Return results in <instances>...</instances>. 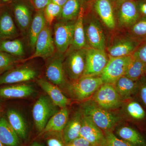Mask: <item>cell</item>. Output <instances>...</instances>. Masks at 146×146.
Instances as JSON below:
<instances>
[{"label": "cell", "mask_w": 146, "mask_h": 146, "mask_svg": "<svg viewBox=\"0 0 146 146\" xmlns=\"http://www.w3.org/2000/svg\"><path fill=\"white\" fill-rule=\"evenodd\" d=\"M113 84L123 100L130 99L136 95L138 90V82L125 76L119 78Z\"/></svg>", "instance_id": "cell-24"}, {"label": "cell", "mask_w": 146, "mask_h": 146, "mask_svg": "<svg viewBox=\"0 0 146 146\" xmlns=\"http://www.w3.org/2000/svg\"><path fill=\"white\" fill-rule=\"evenodd\" d=\"M58 107L48 96H41L37 100L33 108L32 115L39 132L44 130L50 119L59 110Z\"/></svg>", "instance_id": "cell-3"}, {"label": "cell", "mask_w": 146, "mask_h": 146, "mask_svg": "<svg viewBox=\"0 0 146 146\" xmlns=\"http://www.w3.org/2000/svg\"><path fill=\"white\" fill-rule=\"evenodd\" d=\"M136 3L141 17H146V0H137Z\"/></svg>", "instance_id": "cell-40"}, {"label": "cell", "mask_w": 146, "mask_h": 146, "mask_svg": "<svg viewBox=\"0 0 146 146\" xmlns=\"http://www.w3.org/2000/svg\"><path fill=\"white\" fill-rule=\"evenodd\" d=\"M124 76L134 81H138L146 76V65L133 56Z\"/></svg>", "instance_id": "cell-30"}, {"label": "cell", "mask_w": 146, "mask_h": 146, "mask_svg": "<svg viewBox=\"0 0 146 146\" xmlns=\"http://www.w3.org/2000/svg\"><path fill=\"white\" fill-rule=\"evenodd\" d=\"M93 100L108 110L117 108L123 104V100L112 84L104 83L94 94Z\"/></svg>", "instance_id": "cell-6"}, {"label": "cell", "mask_w": 146, "mask_h": 146, "mask_svg": "<svg viewBox=\"0 0 146 146\" xmlns=\"http://www.w3.org/2000/svg\"><path fill=\"white\" fill-rule=\"evenodd\" d=\"M19 138L7 119L3 115H0V141L1 143L6 146H19Z\"/></svg>", "instance_id": "cell-21"}, {"label": "cell", "mask_w": 146, "mask_h": 146, "mask_svg": "<svg viewBox=\"0 0 146 146\" xmlns=\"http://www.w3.org/2000/svg\"><path fill=\"white\" fill-rule=\"evenodd\" d=\"M141 44V42L131 37L118 39L108 47V53L109 56L112 57L131 55Z\"/></svg>", "instance_id": "cell-15"}, {"label": "cell", "mask_w": 146, "mask_h": 146, "mask_svg": "<svg viewBox=\"0 0 146 146\" xmlns=\"http://www.w3.org/2000/svg\"><path fill=\"white\" fill-rule=\"evenodd\" d=\"M0 42H1V41H0Z\"/></svg>", "instance_id": "cell-48"}, {"label": "cell", "mask_w": 146, "mask_h": 146, "mask_svg": "<svg viewBox=\"0 0 146 146\" xmlns=\"http://www.w3.org/2000/svg\"><path fill=\"white\" fill-rule=\"evenodd\" d=\"M126 1H127V0H115L116 7L118 8L120 5Z\"/></svg>", "instance_id": "cell-44"}, {"label": "cell", "mask_w": 146, "mask_h": 146, "mask_svg": "<svg viewBox=\"0 0 146 146\" xmlns=\"http://www.w3.org/2000/svg\"><path fill=\"white\" fill-rule=\"evenodd\" d=\"M82 112L102 130H110L120 121L117 115L101 107L93 100L84 102L82 105Z\"/></svg>", "instance_id": "cell-1"}, {"label": "cell", "mask_w": 146, "mask_h": 146, "mask_svg": "<svg viewBox=\"0 0 146 146\" xmlns=\"http://www.w3.org/2000/svg\"><path fill=\"white\" fill-rule=\"evenodd\" d=\"M138 87L136 94L138 98L146 107V76L138 80Z\"/></svg>", "instance_id": "cell-37"}, {"label": "cell", "mask_w": 146, "mask_h": 146, "mask_svg": "<svg viewBox=\"0 0 146 146\" xmlns=\"http://www.w3.org/2000/svg\"><path fill=\"white\" fill-rule=\"evenodd\" d=\"M29 146H43L42 145H41L40 143H37V142H35L34 143H32L31 145H30Z\"/></svg>", "instance_id": "cell-45"}, {"label": "cell", "mask_w": 146, "mask_h": 146, "mask_svg": "<svg viewBox=\"0 0 146 146\" xmlns=\"http://www.w3.org/2000/svg\"><path fill=\"white\" fill-rule=\"evenodd\" d=\"M70 144L72 146H92L89 141L81 136L76 138Z\"/></svg>", "instance_id": "cell-41"}, {"label": "cell", "mask_w": 146, "mask_h": 146, "mask_svg": "<svg viewBox=\"0 0 146 146\" xmlns=\"http://www.w3.org/2000/svg\"><path fill=\"white\" fill-rule=\"evenodd\" d=\"M12 9L17 23L21 30L25 31L31 24V11L28 5L21 1H15Z\"/></svg>", "instance_id": "cell-18"}, {"label": "cell", "mask_w": 146, "mask_h": 146, "mask_svg": "<svg viewBox=\"0 0 146 146\" xmlns=\"http://www.w3.org/2000/svg\"><path fill=\"white\" fill-rule=\"evenodd\" d=\"M80 136L89 141L92 146H104L105 137L102 129L87 116L82 114Z\"/></svg>", "instance_id": "cell-11"}, {"label": "cell", "mask_w": 146, "mask_h": 146, "mask_svg": "<svg viewBox=\"0 0 146 146\" xmlns=\"http://www.w3.org/2000/svg\"><path fill=\"white\" fill-rule=\"evenodd\" d=\"M18 61L15 56L0 50V73L11 70Z\"/></svg>", "instance_id": "cell-35"}, {"label": "cell", "mask_w": 146, "mask_h": 146, "mask_svg": "<svg viewBox=\"0 0 146 146\" xmlns=\"http://www.w3.org/2000/svg\"><path fill=\"white\" fill-rule=\"evenodd\" d=\"M37 83L58 107H67L70 104V100L65 96L58 86L44 78L38 80Z\"/></svg>", "instance_id": "cell-16"}, {"label": "cell", "mask_w": 146, "mask_h": 146, "mask_svg": "<svg viewBox=\"0 0 146 146\" xmlns=\"http://www.w3.org/2000/svg\"><path fill=\"white\" fill-rule=\"evenodd\" d=\"M75 22L62 21L54 25V41L59 54H64L70 47Z\"/></svg>", "instance_id": "cell-7"}, {"label": "cell", "mask_w": 146, "mask_h": 146, "mask_svg": "<svg viewBox=\"0 0 146 146\" xmlns=\"http://www.w3.org/2000/svg\"><path fill=\"white\" fill-rule=\"evenodd\" d=\"M55 49L50 29L46 25L37 37L34 54L26 60L36 57L44 59L50 58L54 55Z\"/></svg>", "instance_id": "cell-9"}, {"label": "cell", "mask_w": 146, "mask_h": 146, "mask_svg": "<svg viewBox=\"0 0 146 146\" xmlns=\"http://www.w3.org/2000/svg\"><path fill=\"white\" fill-rule=\"evenodd\" d=\"M0 50L15 57L22 56L25 54L23 45L18 39L1 41Z\"/></svg>", "instance_id": "cell-32"}, {"label": "cell", "mask_w": 146, "mask_h": 146, "mask_svg": "<svg viewBox=\"0 0 146 146\" xmlns=\"http://www.w3.org/2000/svg\"><path fill=\"white\" fill-rule=\"evenodd\" d=\"M125 112L133 121L141 122L146 119V111L142 105L137 101L131 100L126 105Z\"/></svg>", "instance_id": "cell-29"}, {"label": "cell", "mask_w": 146, "mask_h": 146, "mask_svg": "<svg viewBox=\"0 0 146 146\" xmlns=\"http://www.w3.org/2000/svg\"><path fill=\"white\" fill-rule=\"evenodd\" d=\"M51 1V0H32L33 5L36 10H43Z\"/></svg>", "instance_id": "cell-39"}, {"label": "cell", "mask_w": 146, "mask_h": 146, "mask_svg": "<svg viewBox=\"0 0 146 146\" xmlns=\"http://www.w3.org/2000/svg\"><path fill=\"white\" fill-rule=\"evenodd\" d=\"M67 1L68 0H51V2L54 3L57 5L60 6L61 7H63Z\"/></svg>", "instance_id": "cell-43"}, {"label": "cell", "mask_w": 146, "mask_h": 146, "mask_svg": "<svg viewBox=\"0 0 146 146\" xmlns=\"http://www.w3.org/2000/svg\"><path fill=\"white\" fill-rule=\"evenodd\" d=\"M109 60L105 51L86 48V64L83 76L100 75Z\"/></svg>", "instance_id": "cell-8"}, {"label": "cell", "mask_w": 146, "mask_h": 146, "mask_svg": "<svg viewBox=\"0 0 146 146\" xmlns=\"http://www.w3.org/2000/svg\"><path fill=\"white\" fill-rule=\"evenodd\" d=\"M0 146H5L4 145L1 143V141H0Z\"/></svg>", "instance_id": "cell-46"}, {"label": "cell", "mask_w": 146, "mask_h": 146, "mask_svg": "<svg viewBox=\"0 0 146 146\" xmlns=\"http://www.w3.org/2000/svg\"><path fill=\"white\" fill-rule=\"evenodd\" d=\"M132 55L146 65V41L138 46Z\"/></svg>", "instance_id": "cell-38"}, {"label": "cell", "mask_w": 146, "mask_h": 146, "mask_svg": "<svg viewBox=\"0 0 146 146\" xmlns=\"http://www.w3.org/2000/svg\"></svg>", "instance_id": "cell-49"}, {"label": "cell", "mask_w": 146, "mask_h": 146, "mask_svg": "<svg viewBox=\"0 0 146 146\" xmlns=\"http://www.w3.org/2000/svg\"><path fill=\"white\" fill-rule=\"evenodd\" d=\"M131 38L139 42L146 41V17H141L130 28Z\"/></svg>", "instance_id": "cell-33"}, {"label": "cell", "mask_w": 146, "mask_h": 146, "mask_svg": "<svg viewBox=\"0 0 146 146\" xmlns=\"http://www.w3.org/2000/svg\"><path fill=\"white\" fill-rule=\"evenodd\" d=\"M104 146H134L122 139L118 138L110 130L105 131Z\"/></svg>", "instance_id": "cell-36"}, {"label": "cell", "mask_w": 146, "mask_h": 146, "mask_svg": "<svg viewBox=\"0 0 146 146\" xmlns=\"http://www.w3.org/2000/svg\"><path fill=\"white\" fill-rule=\"evenodd\" d=\"M86 48L71 50L64 62L65 73L72 81L83 75L86 64Z\"/></svg>", "instance_id": "cell-5"}, {"label": "cell", "mask_w": 146, "mask_h": 146, "mask_svg": "<svg viewBox=\"0 0 146 146\" xmlns=\"http://www.w3.org/2000/svg\"><path fill=\"white\" fill-rule=\"evenodd\" d=\"M7 115L9 122L19 138L25 140L27 135V127L22 115L13 109L8 110Z\"/></svg>", "instance_id": "cell-27"}, {"label": "cell", "mask_w": 146, "mask_h": 146, "mask_svg": "<svg viewBox=\"0 0 146 146\" xmlns=\"http://www.w3.org/2000/svg\"><path fill=\"white\" fill-rule=\"evenodd\" d=\"M47 65L46 76L49 82L56 86H61L65 83L64 62L62 55L51 57Z\"/></svg>", "instance_id": "cell-14"}, {"label": "cell", "mask_w": 146, "mask_h": 146, "mask_svg": "<svg viewBox=\"0 0 146 146\" xmlns=\"http://www.w3.org/2000/svg\"><path fill=\"white\" fill-rule=\"evenodd\" d=\"M103 84L100 76H82L68 85V91L73 98L81 101L95 94Z\"/></svg>", "instance_id": "cell-2"}, {"label": "cell", "mask_w": 146, "mask_h": 146, "mask_svg": "<svg viewBox=\"0 0 146 146\" xmlns=\"http://www.w3.org/2000/svg\"><path fill=\"white\" fill-rule=\"evenodd\" d=\"M83 13V8L81 7L75 24L72 41L70 46L72 50L86 48V42L84 25Z\"/></svg>", "instance_id": "cell-23"}, {"label": "cell", "mask_w": 146, "mask_h": 146, "mask_svg": "<svg viewBox=\"0 0 146 146\" xmlns=\"http://www.w3.org/2000/svg\"><path fill=\"white\" fill-rule=\"evenodd\" d=\"M16 26L9 10L7 7L0 10V39H11L17 35Z\"/></svg>", "instance_id": "cell-19"}, {"label": "cell", "mask_w": 146, "mask_h": 146, "mask_svg": "<svg viewBox=\"0 0 146 146\" xmlns=\"http://www.w3.org/2000/svg\"><path fill=\"white\" fill-rule=\"evenodd\" d=\"M34 88L27 84H16L0 88V98L3 99L23 98L35 92Z\"/></svg>", "instance_id": "cell-20"}, {"label": "cell", "mask_w": 146, "mask_h": 146, "mask_svg": "<svg viewBox=\"0 0 146 146\" xmlns=\"http://www.w3.org/2000/svg\"><path fill=\"white\" fill-rule=\"evenodd\" d=\"M1 109V105H0V110Z\"/></svg>", "instance_id": "cell-47"}, {"label": "cell", "mask_w": 146, "mask_h": 146, "mask_svg": "<svg viewBox=\"0 0 146 146\" xmlns=\"http://www.w3.org/2000/svg\"><path fill=\"white\" fill-rule=\"evenodd\" d=\"M44 10L36 11L30 26L29 38L30 46L33 50L35 48V44L39 34L47 25Z\"/></svg>", "instance_id": "cell-26"}, {"label": "cell", "mask_w": 146, "mask_h": 146, "mask_svg": "<svg viewBox=\"0 0 146 146\" xmlns=\"http://www.w3.org/2000/svg\"><path fill=\"white\" fill-rule=\"evenodd\" d=\"M81 7L80 0H68L62 7L60 16L62 21H72L77 18Z\"/></svg>", "instance_id": "cell-31"}, {"label": "cell", "mask_w": 146, "mask_h": 146, "mask_svg": "<svg viewBox=\"0 0 146 146\" xmlns=\"http://www.w3.org/2000/svg\"><path fill=\"white\" fill-rule=\"evenodd\" d=\"M118 9V23L123 27L130 28L141 17L135 0H127Z\"/></svg>", "instance_id": "cell-13"}, {"label": "cell", "mask_w": 146, "mask_h": 146, "mask_svg": "<svg viewBox=\"0 0 146 146\" xmlns=\"http://www.w3.org/2000/svg\"><path fill=\"white\" fill-rule=\"evenodd\" d=\"M118 136L124 141L134 146H146L144 137L137 130L130 127L124 126L118 129Z\"/></svg>", "instance_id": "cell-28"}, {"label": "cell", "mask_w": 146, "mask_h": 146, "mask_svg": "<svg viewBox=\"0 0 146 146\" xmlns=\"http://www.w3.org/2000/svg\"><path fill=\"white\" fill-rule=\"evenodd\" d=\"M82 118V112L78 111L68 121L63 129V138L66 144H70L74 140L80 136Z\"/></svg>", "instance_id": "cell-22"}, {"label": "cell", "mask_w": 146, "mask_h": 146, "mask_svg": "<svg viewBox=\"0 0 146 146\" xmlns=\"http://www.w3.org/2000/svg\"><path fill=\"white\" fill-rule=\"evenodd\" d=\"M69 111L67 107L59 110L50 119L42 133L63 130L68 121Z\"/></svg>", "instance_id": "cell-25"}, {"label": "cell", "mask_w": 146, "mask_h": 146, "mask_svg": "<svg viewBox=\"0 0 146 146\" xmlns=\"http://www.w3.org/2000/svg\"><path fill=\"white\" fill-rule=\"evenodd\" d=\"M94 7L105 25L110 29H114L116 23L110 0H96L94 3Z\"/></svg>", "instance_id": "cell-17"}, {"label": "cell", "mask_w": 146, "mask_h": 146, "mask_svg": "<svg viewBox=\"0 0 146 146\" xmlns=\"http://www.w3.org/2000/svg\"><path fill=\"white\" fill-rule=\"evenodd\" d=\"M86 43L89 47L105 50L106 41L101 25L96 19L92 18L84 27Z\"/></svg>", "instance_id": "cell-10"}, {"label": "cell", "mask_w": 146, "mask_h": 146, "mask_svg": "<svg viewBox=\"0 0 146 146\" xmlns=\"http://www.w3.org/2000/svg\"><path fill=\"white\" fill-rule=\"evenodd\" d=\"M36 75V71L29 65L11 69L0 76V85L29 81L35 78Z\"/></svg>", "instance_id": "cell-12"}, {"label": "cell", "mask_w": 146, "mask_h": 146, "mask_svg": "<svg viewBox=\"0 0 146 146\" xmlns=\"http://www.w3.org/2000/svg\"><path fill=\"white\" fill-rule=\"evenodd\" d=\"M62 7L50 2L44 9V15L47 24L50 25L56 18L60 17Z\"/></svg>", "instance_id": "cell-34"}, {"label": "cell", "mask_w": 146, "mask_h": 146, "mask_svg": "<svg viewBox=\"0 0 146 146\" xmlns=\"http://www.w3.org/2000/svg\"><path fill=\"white\" fill-rule=\"evenodd\" d=\"M48 146H63L61 142L56 138H50L47 141Z\"/></svg>", "instance_id": "cell-42"}, {"label": "cell", "mask_w": 146, "mask_h": 146, "mask_svg": "<svg viewBox=\"0 0 146 146\" xmlns=\"http://www.w3.org/2000/svg\"><path fill=\"white\" fill-rule=\"evenodd\" d=\"M132 58V55L119 57L109 56L107 65L100 76L103 83L114 84L124 76Z\"/></svg>", "instance_id": "cell-4"}]
</instances>
